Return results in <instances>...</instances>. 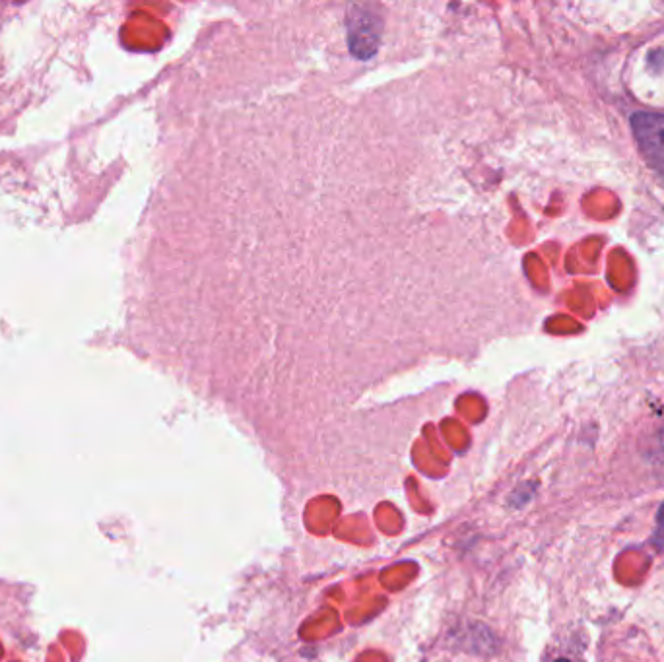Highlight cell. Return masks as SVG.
I'll return each instance as SVG.
<instances>
[{
    "instance_id": "1",
    "label": "cell",
    "mask_w": 664,
    "mask_h": 662,
    "mask_svg": "<svg viewBox=\"0 0 664 662\" xmlns=\"http://www.w3.org/2000/svg\"><path fill=\"white\" fill-rule=\"evenodd\" d=\"M631 129L645 162L664 177V113H635Z\"/></svg>"
},
{
    "instance_id": "2",
    "label": "cell",
    "mask_w": 664,
    "mask_h": 662,
    "mask_svg": "<svg viewBox=\"0 0 664 662\" xmlns=\"http://www.w3.org/2000/svg\"><path fill=\"white\" fill-rule=\"evenodd\" d=\"M653 544L657 550L664 552V503L657 513V530H655V536H653Z\"/></svg>"
},
{
    "instance_id": "3",
    "label": "cell",
    "mask_w": 664,
    "mask_h": 662,
    "mask_svg": "<svg viewBox=\"0 0 664 662\" xmlns=\"http://www.w3.org/2000/svg\"><path fill=\"white\" fill-rule=\"evenodd\" d=\"M554 662H571V661H569V659H558V661H554Z\"/></svg>"
}]
</instances>
